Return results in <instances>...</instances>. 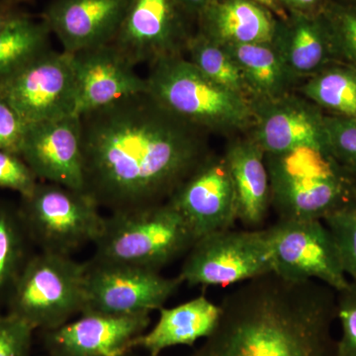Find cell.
<instances>
[{"label":"cell","instance_id":"ac0fdd59","mask_svg":"<svg viewBox=\"0 0 356 356\" xmlns=\"http://www.w3.org/2000/svg\"><path fill=\"white\" fill-rule=\"evenodd\" d=\"M131 0H51L42 15L65 53L113 43Z\"/></svg>","mask_w":356,"mask_h":356},{"label":"cell","instance_id":"e0dca14e","mask_svg":"<svg viewBox=\"0 0 356 356\" xmlns=\"http://www.w3.org/2000/svg\"><path fill=\"white\" fill-rule=\"evenodd\" d=\"M76 84V116L117 100L147 92L146 77L113 44L72 54Z\"/></svg>","mask_w":356,"mask_h":356},{"label":"cell","instance_id":"9c48e42d","mask_svg":"<svg viewBox=\"0 0 356 356\" xmlns=\"http://www.w3.org/2000/svg\"><path fill=\"white\" fill-rule=\"evenodd\" d=\"M0 95L25 125L76 116L72 55L51 49L40 54L0 79Z\"/></svg>","mask_w":356,"mask_h":356},{"label":"cell","instance_id":"5b68a950","mask_svg":"<svg viewBox=\"0 0 356 356\" xmlns=\"http://www.w3.org/2000/svg\"><path fill=\"white\" fill-rule=\"evenodd\" d=\"M197 241L179 211L166 201L143 209L111 212L93 243L95 261L159 271Z\"/></svg>","mask_w":356,"mask_h":356},{"label":"cell","instance_id":"74e56055","mask_svg":"<svg viewBox=\"0 0 356 356\" xmlns=\"http://www.w3.org/2000/svg\"><path fill=\"white\" fill-rule=\"evenodd\" d=\"M252 1L257 2L259 6L270 11L277 19H285V18H287V11L280 6L278 0H252Z\"/></svg>","mask_w":356,"mask_h":356},{"label":"cell","instance_id":"1f68e13d","mask_svg":"<svg viewBox=\"0 0 356 356\" xmlns=\"http://www.w3.org/2000/svg\"><path fill=\"white\" fill-rule=\"evenodd\" d=\"M337 320L341 327L339 356H356V282L337 292Z\"/></svg>","mask_w":356,"mask_h":356},{"label":"cell","instance_id":"2e32d148","mask_svg":"<svg viewBox=\"0 0 356 356\" xmlns=\"http://www.w3.org/2000/svg\"><path fill=\"white\" fill-rule=\"evenodd\" d=\"M149 314L131 316L83 313L74 321L43 332L51 356H125L151 325Z\"/></svg>","mask_w":356,"mask_h":356},{"label":"cell","instance_id":"ffe728a7","mask_svg":"<svg viewBox=\"0 0 356 356\" xmlns=\"http://www.w3.org/2000/svg\"><path fill=\"white\" fill-rule=\"evenodd\" d=\"M271 44L299 81L337 63L318 14L288 13L285 19H277Z\"/></svg>","mask_w":356,"mask_h":356},{"label":"cell","instance_id":"ba28073f","mask_svg":"<svg viewBox=\"0 0 356 356\" xmlns=\"http://www.w3.org/2000/svg\"><path fill=\"white\" fill-rule=\"evenodd\" d=\"M273 273L266 229L215 232L199 238L185 257L178 277L189 286L241 284Z\"/></svg>","mask_w":356,"mask_h":356},{"label":"cell","instance_id":"b9f144b4","mask_svg":"<svg viewBox=\"0 0 356 356\" xmlns=\"http://www.w3.org/2000/svg\"><path fill=\"white\" fill-rule=\"evenodd\" d=\"M44 356H51V355H44Z\"/></svg>","mask_w":356,"mask_h":356},{"label":"cell","instance_id":"60d3db41","mask_svg":"<svg viewBox=\"0 0 356 356\" xmlns=\"http://www.w3.org/2000/svg\"><path fill=\"white\" fill-rule=\"evenodd\" d=\"M341 1L348 2V3L353 4L356 6V0H341Z\"/></svg>","mask_w":356,"mask_h":356},{"label":"cell","instance_id":"d6a6232c","mask_svg":"<svg viewBox=\"0 0 356 356\" xmlns=\"http://www.w3.org/2000/svg\"><path fill=\"white\" fill-rule=\"evenodd\" d=\"M35 331L32 325L16 316L0 315V356L31 355Z\"/></svg>","mask_w":356,"mask_h":356},{"label":"cell","instance_id":"8d00e7d4","mask_svg":"<svg viewBox=\"0 0 356 356\" xmlns=\"http://www.w3.org/2000/svg\"><path fill=\"white\" fill-rule=\"evenodd\" d=\"M21 15L22 13H17L7 2L0 1V33Z\"/></svg>","mask_w":356,"mask_h":356},{"label":"cell","instance_id":"484cf974","mask_svg":"<svg viewBox=\"0 0 356 356\" xmlns=\"http://www.w3.org/2000/svg\"><path fill=\"white\" fill-rule=\"evenodd\" d=\"M51 32L43 20L19 16L0 33V79L50 50Z\"/></svg>","mask_w":356,"mask_h":356},{"label":"cell","instance_id":"52a82bcc","mask_svg":"<svg viewBox=\"0 0 356 356\" xmlns=\"http://www.w3.org/2000/svg\"><path fill=\"white\" fill-rule=\"evenodd\" d=\"M18 207L40 252L72 257L95 243L104 224L100 208L88 194L51 182L39 181Z\"/></svg>","mask_w":356,"mask_h":356},{"label":"cell","instance_id":"8fae6325","mask_svg":"<svg viewBox=\"0 0 356 356\" xmlns=\"http://www.w3.org/2000/svg\"><path fill=\"white\" fill-rule=\"evenodd\" d=\"M83 313L131 316L151 314L165 307L182 281L159 271L95 261L86 262Z\"/></svg>","mask_w":356,"mask_h":356},{"label":"cell","instance_id":"9a60e30c","mask_svg":"<svg viewBox=\"0 0 356 356\" xmlns=\"http://www.w3.org/2000/svg\"><path fill=\"white\" fill-rule=\"evenodd\" d=\"M18 154L39 181L84 192L81 117L26 125Z\"/></svg>","mask_w":356,"mask_h":356},{"label":"cell","instance_id":"f546056e","mask_svg":"<svg viewBox=\"0 0 356 356\" xmlns=\"http://www.w3.org/2000/svg\"><path fill=\"white\" fill-rule=\"evenodd\" d=\"M327 151L346 172L356 177V119L325 113Z\"/></svg>","mask_w":356,"mask_h":356},{"label":"cell","instance_id":"30bf717a","mask_svg":"<svg viewBox=\"0 0 356 356\" xmlns=\"http://www.w3.org/2000/svg\"><path fill=\"white\" fill-rule=\"evenodd\" d=\"M273 273L292 281L316 280L336 292L350 280L331 231L321 220H277L266 229Z\"/></svg>","mask_w":356,"mask_h":356},{"label":"cell","instance_id":"603a6c76","mask_svg":"<svg viewBox=\"0 0 356 356\" xmlns=\"http://www.w3.org/2000/svg\"><path fill=\"white\" fill-rule=\"evenodd\" d=\"M224 47L242 72L252 100L281 97L295 92L301 84L271 43Z\"/></svg>","mask_w":356,"mask_h":356},{"label":"cell","instance_id":"f1b7e54d","mask_svg":"<svg viewBox=\"0 0 356 356\" xmlns=\"http://www.w3.org/2000/svg\"><path fill=\"white\" fill-rule=\"evenodd\" d=\"M323 221L331 231L344 273L356 282V207L350 202Z\"/></svg>","mask_w":356,"mask_h":356},{"label":"cell","instance_id":"cb8c5ba5","mask_svg":"<svg viewBox=\"0 0 356 356\" xmlns=\"http://www.w3.org/2000/svg\"><path fill=\"white\" fill-rule=\"evenodd\" d=\"M297 91L325 114L356 119V69L350 65H327L306 79Z\"/></svg>","mask_w":356,"mask_h":356},{"label":"cell","instance_id":"7402d4cb","mask_svg":"<svg viewBox=\"0 0 356 356\" xmlns=\"http://www.w3.org/2000/svg\"><path fill=\"white\" fill-rule=\"evenodd\" d=\"M276 21L252 0H217L199 14L196 32L222 46L271 43Z\"/></svg>","mask_w":356,"mask_h":356},{"label":"cell","instance_id":"83f0119b","mask_svg":"<svg viewBox=\"0 0 356 356\" xmlns=\"http://www.w3.org/2000/svg\"><path fill=\"white\" fill-rule=\"evenodd\" d=\"M337 63L356 69V6L341 0H325L318 13Z\"/></svg>","mask_w":356,"mask_h":356},{"label":"cell","instance_id":"8992f818","mask_svg":"<svg viewBox=\"0 0 356 356\" xmlns=\"http://www.w3.org/2000/svg\"><path fill=\"white\" fill-rule=\"evenodd\" d=\"M86 270V262L70 255L35 252L9 295L6 313L42 332L65 324L83 310Z\"/></svg>","mask_w":356,"mask_h":356},{"label":"cell","instance_id":"ab89813d","mask_svg":"<svg viewBox=\"0 0 356 356\" xmlns=\"http://www.w3.org/2000/svg\"><path fill=\"white\" fill-rule=\"evenodd\" d=\"M125 356H149L147 355H138V353H135L133 351H131L130 353H128V355H126Z\"/></svg>","mask_w":356,"mask_h":356},{"label":"cell","instance_id":"e575fe53","mask_svg":"<svg viewBox=\"0 0 356 356\" xmlns=\"http://www.w3.org/2000/svg\"><path fill=\"white\" fill-rule=\"evenodd\" d=\"M287 13L318 15L324 6L325 0H278Z\"/></svg>","mask_w":356,"mask_h":356},{"label":"cell","instance_id":"4316f807","mask_svg":"<svg viewBox=\"0 0 356 356\" xmlns=\"http://www.w3.org/2000/svg\"><path fill=\"white\" fill-rule=\"evenodd\" d=\"M186 53L192 64L213 83L252 102L242 72L224 46L195 32L189 41Z\"/></svg>","mask_w":356,"mask_h":356},{"label":"cell","instance_id":"d590c367","mask_svg":"<svg viewBox=\"0 0 356 356\" xmlns=\"http://www.w3.org/2000/svg\"><path fill=\"white\" fill-rule=\"evenodd\" d=\"M185 13L196 23L199 14L217 0H178Z\"/></svg>","mask_w":356,"mask_h":356},{"label":"cell","instance_id":"277c9868","mask_svg":"<svg viewBox=\"0 0 356 356\" xmlns=\"http://www.w3.org/2000/svg\"><path fill=\"white\" fill-rule=\"evenodd\" d=\"M271 207L280 220H323L350 202L353 175L327 149L266 154Z\"/></svg>","mask_w":356,"mask_h":356},{"label":"cell","instance_id":"7a4b0ae2","mask_svg":"<svg viewBox=\"0 0 356 356\" xmlns=\"http://www.w3.org/2000/svg\"><path fill=\"white\" fill-rule=\"evenodd\" d=\"M214 331L188 356H339L337 292L264 274L222 298Z\"/></svg>","mask_w":356,"mask_h":356},{"label":"cell","instance_id":"3957f363","mask_svg":"<svg viewBox=\"0 0 356 356\" xmlns=\"http://www.w3.org/2000/svg\"><path fill=\"white\" fill-rule=\"evenodd\" d=\"M146 79L156 102L204 132L232 138L252 128V102L213 83L184 56L149 65Z\"/></svg>","mask_w":356,"mask_h":356},{"label":"cell","instance_id":"d4e9b609","mask_svg":"<svg viewBox=\"0 0 356 356\" xmlns=\"http://www.w3.org/2000/svg\"><path fill=\"white\" fill-rule=\"evenodd\" d=\"M31 238L18 205L0 201V309L33 254Z\"/></svg>","mask_w":356,"mask_h":356},{"label":"cell","instance_id":"f35d334b","mask_svg":"<svg viewBox=\"0 0 356 356\" xmlns=\"http://www.w3.org/2000/svg\"><path fill=\"white\" fill-rule=\"evenodd\" d=\"M350 202L356 207V177H353V182H351Z\"/></svg>","mask_w":356,"mask_h":356},{"label":"cell","instance_id":"7c38bea8","mask_svg":"<svg viewBox=\"0 0 356 356\" xmlns=\"http://www.w3.org/2000/svg\"><path fill=\"white\" fill-rule=\"evenodd\" d=\"M194 21L178 0H131L113 44L135 67L184 56Z\"/></svg>","mask_w":356,"mask_h":356},{"label":"cell","instance_id":"5bb4252c","mask_svg":"<svg viewBox=\"0 0 356 356\" xmlns=\"http://www.w3.org/2000/svg\"><path fill=\"white\" fill-rule=\"evenodd\" d=\"M197 240L238 221L235 186L224 156L211 154L168 199Z\"/></svg>","mask_w":356,"mask_h":356},{"label":"cell","instance_id":"836d02e7","mask_svg":"<svg viewBox=\"0 0 356 356\" xmlns=\"http://www.w3.org/2000/svg\"><path fill=\"white\" fill-rule=\"evenodd\" d=\"M25 129L24 122L0 95V149L18 153Z\"/></svg>","mask_w":356,"mask_h":356},{"label":"cell","instance_id":"4fadbf2b","mask_svg":"<svg viewBox=\"0 0 356 356\" xmlns=\"http://www.w3.org/2000/svg\"><path fill=\"white\" fill-rule=\"evenodd\" d=\"M248 137L266 154L286 153L302 147L327 149L325 112L296 92L273 99L252 100Z\"/></svg>","mask_w":356,"mask_h":356},{"label":"cell","instance_id":"4dcf8cb0","mask_svg":"<svg viewBox=\"0 0 356 356\" xmlns=\"http://www.w3.org/2000/svg\"><path fill=\"white\" fill-rule=\"evenodd\" d=\"M39 179L16 152L0 149V188L17 192L20 198L30 195Z\"/></svg>","mask_w":356,"mask_h":356},{"label":"cell","instance_id":"d6986e66","mask_svg":"<svg viewBox=\"0 0 356 356\" xmlns=\"http://www.w3.org/2000/svg\"><path fill=\"white\" fill-rule=\"evenodd\" d=\"M222 156L235 186L238 221L259 226L271 207L266 154L252 138L238 135L229 138Z\"/></svg>","mask_w":356,"mask_h":356},{"label":"cell","instance_id":"44dd1931","mask_svg":"<svg viewBox=\"0 0 356 356\" xmlns=\"http://www.w3.org/2000/svg\"><path fill=\"white\" fill-rule=\"evenodd\" d=\"M156 324L136 339V348L149 356H159L175 346H194L212 334L221 316V307L205 295L172 308L159 309Z\"/></svg>","mask_w":356,"mask_h":356},{"label":"cell","instance_id":"6da1fadb","mask_svg":"<svg viewBox=\"0 0 356 356\" xmlns=\"http://www.w3.org/2000/svg\"><path fill=\"white\" fill-rule=\"evenodd\" d=\"M79 117L84 193L110 213L166 202L212 154L207 133L147 92Z\"/></svg>","mask_w":356,"mask_h":356}]
</instances>
